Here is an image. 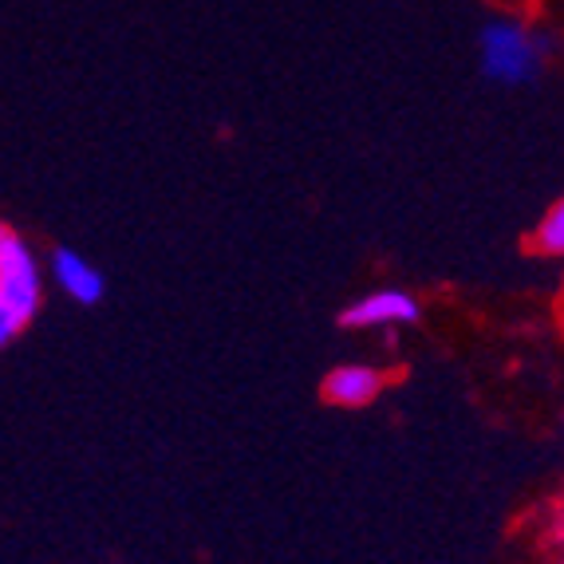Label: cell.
Masks as SVG:
<instances>
[{
	"instance_id": "ba28073f",
	"label": "cell",
	"mask_w": 564,
	"mask_h": 564,
	"mask_svg": "<svg viewBox=\"0 0 564 564\" xmlns=\"http://www.w3.org/2000/svg\"><path fill=\"white\" fill-rule=\"evenodd\" d=\"M0 229H4V226H0Z\"/></svg>"
},
{
	"instance_id": "6da1fadb",
	"label": "cell",
	"mask_w": 564,
	"mask_h": 564,
	"mask_svg": "<svg viewBox=\"0 0 564 564\" xmlns=\"http://www.w3.org/2000/svg\"><path fill=\"white\" fill-rule=\"evenodd\" d=\"M549 56L545 32L525 29L521 20H494L481 32V67L498 84H529L541 76Z\"/></svg>"
},
{
	"instance_id": "8992f818",
	"label": "cell",
	"mask_w": 564,
	"mask_h": 564,
	"mask_svg": "<svg viewBox=\"0 0 564 564\" xmlns=\"http://www.w3.org/2000/svg\"><path fill=\"white\" fill-rule=\"evenodd\" d=\"M533 245L545 257H561L564 253V206H561V202H553V206L545 209V217L536 221Z\"/></svg>"
},
{
	"instance_id": "52a82bcc",
	"label": "cell",
	"mask_w": 564,
	"mask_h": 564,
	"mask_svg": "<svg viewBox=\"0 0 564 564\" xmlns=\"http://www.w3.org/2000/svg\"><path fill=\"white\" fill-rule=\"evenodd\" d=\"M20 332H24V321H20V316L9 308V304L0 301V348H9V344L20 336Z\"/></svg>"
},
{
	"instance_id": "277c9868",
	"label": "cell",
	"mask_w": 564,
	"mask_h": 564,
	"mask_svg": "<svg viewBox=\"0 0 564 564\" xmlns=\"http://www.w3.org/2000/svg\"><path fill=\"white\" fill-rule=\"evenodd\" d=\"M383 371L379 367H367V364H344L336 367V371H328V379H324V395H328V403L336 406H367L371 399L383 391Z\"/></svg>"
},
{
	"instance_id": "7a4b0ae2",
	"label": "cell",
	"mask_w": 564,
	"mask_h": 564,
	"mask_svg": "<svg viewBox=\"0 0 564 564\" xmlns=\"http://www.w3.org/2000/svg\"><path fill=\"white\" fill-rule=\"evenodd\" d=\"M0 301L29 324L44 304V273L32 245L12 229H0Z\"/></svg>"
},
{
	"instance_id": "5b68a950",
	"label": "cell",
	"mask_w": 564,
	"mask_h": 564,
	"mask_svg": "<svg viewBox=\"0 0 564 564\" xmlns=\"http://www.w3.org/2000/svg\"><path fill=\"white\" fill-rule=\"evenodd\" d=\"M52 281L79 304L104 301V289H107L104 273H99L95 264H87L76 249H56V253H52Z\"/></svg>"
},
{
	"instance_id": "3957f363",
	"label": "cell",
	"mask_w": 564,
	"mask_h": 564,
	"mask_svg": "<svg viewBox=\"0 0 564 564\" xmlns=\"http://www.w3.org/2000/svg\"><path fill=\"white\" fill-rule=\"evenodd\" d=\"M423 308L411 292L403 289H379L367 292L364 301H356L344 312V324L348 328H399V324H419Z\"/></svg>"
}]
</instances>
